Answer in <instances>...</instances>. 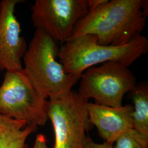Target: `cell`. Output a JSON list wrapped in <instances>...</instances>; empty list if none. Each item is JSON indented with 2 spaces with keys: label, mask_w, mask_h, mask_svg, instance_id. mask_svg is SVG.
Listing matches in <instances>:
<instances>
[{
  "label": "cell",
  "mask_w": 148,
  "mask_h": 148,
  "mask_svg": "<svg viewBox=\"0 0 148 148\" xmlns=\"http://www.w3.org/2000/svg\"><path fill=\"white\" fill-rule=\"evenodd\" d=\"M148 3L145 0L108 1L81 18L70 38L91 35L101 45H126L140 35L146 26Z\"/></svg>",
  "instance_id": "cell-1"
},
{
  "label": "cell",
  "mask_w": 148,
  "mask_h": 148,
  "mask_svg": "<svg viewBox=\"0 0 148 148\" xmlns=\"http://www.w3.org/2000/svg\"><path fill=\"white\" fill-rule=\"evenodd\" d=\"M58 43L36 29L23 57V70L33 87L49 100L72 90L81 76L66 73L58 62Z\"/></svg>",
  "instance_id": "cell-2"
},
{
  "label": "cell",
  "mask_w": 148,
  "mask_h": 148,
  "mask_svg": "<svg viewBox=\"0 0 148 148\" xmlns=\"http://www.w3.org/2000/svg\"><path fill=\"white\" fill-rule=\"evenodd\" d=\"M148 41L142 35L122 46L101 45L94 35L70 38L59 47L58 59L66 73L81 76L97 64L117 62L130 67L147 53Z\"/></svg>",
  "instance_id": "cell-3"
},
{
  "label": "cell",
  "mask_w": 148,
  "mask_h": 148,
  "mask_svg": "<svg viewBox=\"0 0 148 148\" xmlns=\"http://www.w3.org/2000/svg\"><path fill=\"white\" fill-rule=\"evenodd\" d=\"M48 103L33 87L23 68L5 72L0 86V114L27 125L43 126L48 119Z\"/></svg>",
  "instance_id": "cell-4"
},
{
  "label": "cell",
  "mask_w": 148,
  "mask_h": 148,
  "mask_svg": "<svg viewBox=\"0 0 148 148\" xmlns=\"http://www.w3.org/2000/svg\"><path fill=\"white\" fill-rule=\"evenodd\" d=\"M49 101L47 116L54 132L53 148H85L92 126L87 109L89 101L73 90Z\"/></svg>",
  "instance_id": "cell-5"
},
{
  "label": "cell",
  "mask_w": 148,
  "mask_h": 148,
  "mask_svg": "<svg viewBox=\"0 0 148 148\" xmlns=\"http://www.w3.org/2000/svg\"><path fill=\"white\" fill-rule=\"evenodd\" d=\"M129 67L117 62H108L93 66L81 74L78 91L87 100L95 103L117 107L122 106L125 95L137 85Z\"/></svg>",
  "instance_id": "cell-6"
},
{
  "label": "cell",
  "mask_w": 148,
  "mask_h": 148,
  "mask_svg": "<svg viewBox=\"0 0 148 148\" xmlns=\"http://www.w3.org/2000/svg\"><path fill=\"white\" fill-rule=\"evenodd\" d=\"M31 11L36 29L58 43L69 40L76 23L88 12L87 0H36Z\"/></svg>",
  "instance_id": "cell-7"
},
{
  "label": "cell",
  "mask_w": 148,
  "mask_h": 148,
  "mask_svg": "<svg viewBox=\"0 0 148 148\" xmlns=\"http://www.w3.org/2000/svg\"><path fill=\"white\" fill-rule=\"evenodd\" d=\"M21 0H2L0 8V71L23 69L22 59L27 42L21 35L20 24L15 8Z\"/></svg>",
  "instance_id": "cell-8"
},
{
  "label": "cell",
  "mask_w": 148,
  "mask_h": 148,
  "mask_svg": "<svg viewBox=\"0 0 148 148\" xmlns=\"http://www.w3.org/2000/svg\"><path fill=\"white\" fill-rule=\"evenodd\" d=\"M87 109L90 123L96 127L104 142L112 145L117 138L132 128L131 104L111 107L88 101Z\"/></svg>",
  "instance_id": "cell-9"
},
{
  "label": "cell",
  "mask_w": 148,
  "mask_h": 148,
  "mask_svg": "<svg viewBox=\"0 0 148 148\" xmlns=\"http://www.w3.org/2000/svg\"><path fill=\"white\" fill-rule=\"evenodd\" d=\"M37 128L0 114V148H28L27 138Z\"/></svg>",
  "instance_id": "cell-10"
},
{
  "label": "cell",
  "mask_w": 148,
  "mask_h": 148,
  "mask_svg": "<svg viewBox=\"0 0 148 148\" xmlns=\"http://www.w3.org/2000/svg\"><path fill=\"white\" fill-rule=\"evenodd\" d=\"M132 100V128L148 135V86L147 83L136 85L131 92Z\"/></svg>",
  "instance_id": "cell-11"
},
{
  "label": "cell",
  "mask_w": 148,
  "mask_h": 148,
  "mask_svg": "<svg viewBox=\"0 0 148 148\" xmlns=\"http://www.w3.org/2000/svg\"><path fill=\"white\" fill-rule=\"evenodd\" d=\"M112 148H148V135L132 128L117 138Z\"/></svg>",
  "instance_id": "cell-12"
},
{
  "label": "cell",
  "mask_w": 148,
  "mask_h": 148,
  "mask_svg": "<svg viewBox=\"0 0 148 148\" xmlns=\"http://www.w3.org/2000/svg\"><path fill=\"white\" fill-rule=\"evenodd\" d=\"M85 148H112V145L106 142L97 143L88 136L85 144Z\"/></svg>",
  "instance_id": "cell-13"
},
{
  "label": "cell",
  "mask_w": 148,
  "mask_h": 148,
  "mask_svg": "<svg viewBox=\"0 0 148 148\" xmlns=\"http://www.w3.org/2000/svg\"><path fill=\"white\" fill-rule=\"evenodd\" d=\"M33 148H49L47 138L43 134H38L36 136Z\"/></svg>",
  "instance_id": "cell-14"
},
{
  "label": "cell",
  "mask_w": 148,
  "mask_h": 148,
  "mask_svg": "<svg viewBox=\"0 0 148 148\" xmlns=\"http://www.w3.org/2000/svg\"><path fill=\"white\" fill-rule=\"evenodd\" d=\"M88 12L93 11L104 5L108 0H87Z\"/></svg>",
  "instance_id": "cell-15"
},
{
  "label": "cell",
  "mask_w": 148,
  "mask_h": 148,
  "mask_svg": "<svg viewBox=\"0 0 148 148\" xmlns=\"http://www.w3.org/2000/svg\"><path fill=\"white\" fill-rule=\"evenodd\" d=\"M1 1H0V8H1Z\"/></svg>",
  "instance_id": "cell-16"
}]
</instances>
